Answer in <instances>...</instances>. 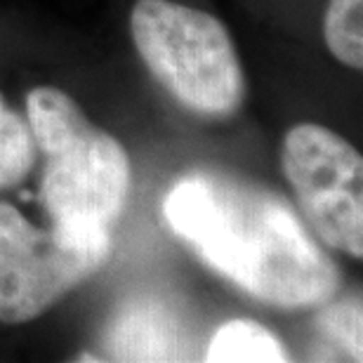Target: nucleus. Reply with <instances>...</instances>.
Wrapping results in <instances>:
<instances>
[{
    "label": "nucleus",
    "mask_w": 363,
    "mask_h": 363,
    "mask_svg": "<svg viewBox=\"0 0 363 363\" xmlns=\"http://www.w3.org/2000/svg\"><path fill=\"white\" fill-rule=\"evenodd\" d=\"M163 217L208 267L276 309L323 307L340 293L337 264L269 189L196 170L165 194Z\"/></svg>",
    "instance_id": "1"
},
{
    "label": "nucleus",
    "mask_w": 363,
    "mask_h": 363,
    "mask_svg": "<svg viewBox=\"0 0 363 363\" xmlns=\"http://www.w3.org/2000/svg\"><path fill=\"white\" fill-rule=\"evenodd\" d=\"M28 128L48 156L43 203L55 222L111 227L128 203L133 168L128 151L60 88L40 85L26 97Z\"/></svg>",
    "instance_id": "2"
},
{
    "label": "nucleus",
    "mask_w": 363,
    "mask_h": 363,
    "mask_svg": "<svg viewBox=\"0 0 363 363\" xmlns=\"http://www.w3.org/2000/svg\"><path fill=\"white\" fill-rule=\"evenodd\" d=\"M130 33L147 69L189 111L224 118L241 108L243 67L217 17L175 0H137Z\"/></svg>",
    "instance_id": "3"
},
{
    "label": "nucleus",
    "mask_w": 363,
    "mask_h": 363,
    "mask_svg": "<svg viewBox=\"0 0 363 363\" xmlns=\"http://www.w3.org/2000/svg\"><path fill=\"white\" fill-rule=\"evenodd\" d=\"M297 206L323 243L363 257V158L342 135L318 123L293 125L281 147Z\"/></svg>",
    "instance_id": "4"
},
{
    "label": "nucleus",
    "mask_w": 363,
    "mask_h": 363,
    "mask_svg": "<svg viewBox=\"0 0 363 363\" xmlns=\"http://www.w3.org/2000/svg\"><path fill=\"white\" fill-rule=\"evenodd\" d=\"M111 227L55 222L26 252L0 262V323L43 316L111 257Z\"/></svg>",
    "instance_id": "5"
},
{
    "label": "nucleus",
    "mask_w": 363,
    "mask_h": 363,
    "mask_svg": "<svg viewBox=\"0 0 363 363\" xmlns=\"http://www.w3.org/2000/svg\"><path fill=\"white\" fill-rule=\"evenodd\" d=\"M104 342L116 361L186 359L182 321L158 300L125 304L108 325Z\"/></svg>",
    "instance_id": "6"
},
{
    "label": "nucleus",
    "mask_w": 363,
    "mask_h": 363,
    "mask_svg": "<svg viewBox=\"0 0 363 363\" xmlns=\"http://www.w3.org/2000/svg\"><path fill=\"white\" fill-rule=\"evenodd\" d=\"M288 359L281 340L262 323L248 318H234L220 325L206 350V361L210 363H279Z\"/></svg>",
    "instance_id": "7"
},
{
    "label": "nucleus",
    "mask_w": 363,
    "mask_h": 363,
    "mask_svg": "<svg viewBox=\"0 0 363 363\" xmlns=\"http://www.w3.org/2000/svg\"><path fill=\"white\" fill-rule=\"evenodd\" d=\"M330 55L350 69H363V0H330L323 19Z\"/></svg>",
    "instance_id": "8"
},
{
    "label": "nucleus",
    "mask_w": 363,
    "mask_h": 363,
    "mask_svg": "<svg viewBox=\"0 0 363 363\" xmlns=\"http://www.w3.org/2000/svg\"><path fill=\"white\" fill-rule=\"evenodd\" d=\"M35 142L28 123L5 104L0 94V189L19 184L31 172Z\"/></svg>",
    "instance_id": "9"
},
{
    "label": "nucleus",
    "mask_w": 363,
    "mask_h": 363,
    "mask_svg": "<svg viewBox=\"0 0 363 363\" xmlns=\"http://www.w3.org/2000/svg\"><path fill=\"white\" fill-rule=\"evenodd\" d=\"M40 236L43 229L33 227L14 206L0 201V262L26 252Z\"/></svg>",
    "instance_id": "10"
},
{
    "label": "nucleus",
    "mask_w": 363,
    "mask_h": 363,
    "mask_svg": "<svg viewBox=\"0 0 363 363\" xmlns=\"http://www.w3.org/2000/svg\"><path fill=\"white\" fill-rule=\"evenodd\" d=\"M325 335L337 340L352 357L361 359V307L359 304H335L321 314Z\"/></svg>",
    "instance_id": "11"
}]
</instances>
